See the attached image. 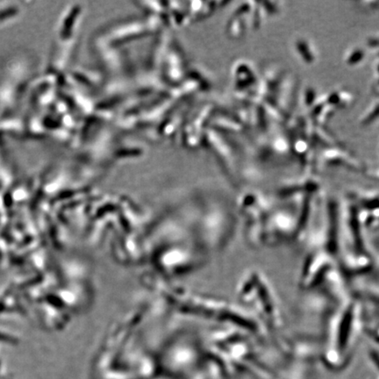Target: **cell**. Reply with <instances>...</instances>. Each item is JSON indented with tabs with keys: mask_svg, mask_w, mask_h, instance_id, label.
Masks as SVG:
<instances>
[{
	"mask_svg": "<svg viewBox=\"0 0 379 379\" xmlns=\"http://www.w3.org/2000/svg\"><path fill=\"white\" fill-rule=\"evenodd\" d=\"M319 160L326 165L344 166L350 169H359L362 167L358 157L342 149L339 146L329 147L321 151L319 156Z\"/></svg>",
	"mask_w": 379,
	"mask_h": 379,
	"instance_id": "1",
	"label": "cell"
},
{
	"mask_svg": "<svg viewBox=\"0 0 379 379\" xmlns=\"http://www.w3.org/2000/svg\"><path fill=\"white\" fill-rule=\"evenodd\" d=\"M292 47L296 56L304 64L307 66L315 64L318 60V50L310 38L306 36L295 38Z\"/></svg>",
	"mask_w": 379,
	"mask_h": 379,
	"instance_id": "2",
	"label": "cell"
},
{
	"mask_svg": "<svg viewBox=\"0 0 379 379\" xmlns=\"http://www.w3.org/2000/svg\"><path fill=\"white\" fill-rule=\"evenodd\" d=\"M379 120V98L370 106L360 120V124L364 127H369Z\"/></svg>",
	"mask_w": 379,
	"mask_h": 379,
	"instance_id": "5",
	"label": "cell"
},
{
	"mask_svg": "<svg viewBox=\"0 0 379 379\" xmlns=\"http://www.w3.org/2000/svg\"><path fill=\"white\" fill-rule=\"evenodd\" d=\"M366 58V48L360 46H354L345 54L344 62L349 67H357L364 63Z\"/></svg>",
	"mask_w": 379,
	"mask_h": 379,
	"instance_id": "4",
	"label": "cell"
},
{
	"mask_svg": "<svg viewBox=\"0 0 379 379\" xmlns=\"http://www.w3.org/2000/svg\"><path fill=\"white\" fill-rule=\"evenodd\" d=\"M325 100L330 107L336 110L348 109L352 107L356 101L355 95L349 91L341 89L330 91L329 94L325 95Z\"/></svg>",
	"mask_w": 379,
	"mask_h": 379,
	"instance_id": "3",
	"label": "cell"
}]
</instances>
